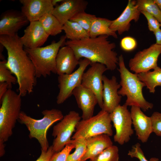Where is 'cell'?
<instances>
[{"label": "cell", "mask_w": 161, "mask_h": 161, "mask_svg": "<svg viewBox=\"0 0 161 161\" xmlns=\"http://www.w3.org/2000/svg\"><path fill=\"white\" fill-rule=\"evenodd\" d=\"M118 71L120 73L121 88L118 94L126 96L127 99L124 104L127 106L139 107L145 112L153 107V103L146 100L142 93L145 84L139 78L137 74L131 72L126 67L122 55L118 57Z\"/></svg>", "instance_id": "3"}, {"label": "cell", "mask_w": 161, "mask_h": 161, "mask_svg": "<svg viewBox=\"0 0 161 161\" xmlns=\"http://www.w3.org/2000/svg\"><path fill=\"white\" fill-rule=\"evenodd\" d=\"M156 39V44L161 46V29L160 28L154 33Z\"/></svg>", "instance_id": "39"}, {"label": "cell", "mask_w": 161, "mask_h": 161, "mask_svg": "<svg viewBox=\"0 0 161 161\" xmlns=\"http://www.w3.org/2000/svg\"><path fill=\"white\" fill-rule=\"evenodd\" d=\"M72 95L75 97L78 107L82 110V120L92 117L95 107L98 104L97 99L95 94L81 85L74 90Z\"/></svg>", "instance_id": "20"}, {"label": "cell", "mask_w": 161, "mask_h": 161, "mask_svg": "<svg viewBox=\"0 0 161 161\" xmlns=\"http://www.w3.org/2000/svg\"><path fill=\"white\" fill-rule=\"evenodd\" d=\"M112 20L108 19L96 17L92 20L89 32V37L94 38L102 35L111 36L117 38L116 32L110 27Z\"/></svg>", "instance_id": "23"}, {"label": "cell", "mask_w": 161, "mask_h": 161, "mask_svg": "<svg viewBox=\"0 0 161 161\" xmlns=\"http://www.w3.org/2000/svg\"><path fill=\"white\" fill-rule=\"evenodd\" d=\"M86 139V150L81 161H86L99 154L113 145V142L108 135L102 134Z\"/></svg>", "instance_id": "22"}, {"label": "cell", "mask_w": 161, "mask_h": 161, "mask_svg": "<svg viewBox=\"0 0 161 161\" xmlns=\"http://www.w3.org/2000/svg\"><path fill=\"white\" fill-rule=\"evenodd\" d=\"M42 113L43 117L38 120L21 111L18 120L27 127L30 132L29 137L37 139L40 145L41 150L47 151L49 147L47 138V130L54 123L62 119L64 116L61 111L55 109L44 110Z\"/></svg>", "instance_id": "5"}, {"label": "cell", "mask_w": 161, "mask_h": 161, "mask_svg": "<svg viewBox=\"0 0 161 161\" xmlns=\"http://www.w3.org/2000/svg\"><path fill=\"white\" fill-rule=\"evenodd\" d=\"M96 17L84 11L78 13L70 20L77 22L89 34L92 21Z\"/></svg>", "instance_id": "30"}, {"label": "cell", "mask_w": 161, "mask_h": 161, "mask_svg": "<svg viewBox=\"0 0 161 161\" xmlns=\"http://www.w3.org/2000/svg\"><path fill=\"white\" fill-rule=\"evenodd\" d=\"M150 117L152 123L153 132L157 136H161V113L154 112Z\"/></svg>", "instance_id": "34"}, {"label": "cell", "mask_w": 161, "mask_h": 161, "mask_svg": "<svg viewBox=\"0 0 161 161\" xmlns=\"http://www.w3.org/2000/svg\"><path fill=\"white\" fill-rule=\"evenodd\" d=\"M120 45L123 50L126 52H130L136 48L137 43L134 38L128 36L123 38L121 40Z\"/></svg>", "instance_id": "33"}, {"label": "cell", "mask_w": 161, "mask_h": 161, "mask_svg": "<svg viewBox=\"0 0 161 161\" xmlns=\"http://www.w3.org/2000/svg\"><path fill=\"white\" fill-rule=\"evenodd\" d=\"M63 30L69 40L77 41L89 37V33L78 23L69 20L63 25Z\"/></svg>", "instance_id": "24"}, {"label": "cell", "mask_w": 161, "mask_h": 161, "mask_svg": "<svg viewBox=\"0 0 161 161\" xmlns=\"http://www.w3.org/2000/svg\"><path fill=\"white\" fill-rule=\"evenodd\" d=\"M4 46L1 44H0V58L1 61L5 60L4 57L2 54Z\"/></svg>", "instance_id": "41"}, {"label": "cell", "mask_w": 161, "mask_h": 161, "mask_svg": "<svg viewBox=\"0 0 161 161\" xmlns=\"http://www.w3.org/2000/svg\"><path fill=\"white\" fill-rule=\"evenodd\" d=\"M160 27H161V23H160Z\"/></svg>", "instance_id": "45"}, {"label": "cell", "mask_w": 161, "mask_h": 161, "mask_svg": "<svg viewBox=\"0 0 161 161\" xmlns=\"http://www.w3.org/2000/svg\"><path fill=\"white\" fill-rule=\"evenodd\" d=\"M90 67L83 75L81 85L92 91L96 96L98 104L101 109L103 106V74L108 70L104 64L91 63Z\"/></svg>", "instance_id": "12"}, {"label": "cell", "mask_w": 161, "mask_h": 161, "mask_svg": "<svg viewBox=\"0 0 161 161\" xmlns=\"http://www.w3.org/2000/svg\"><path fill=\"white\" fill-rule=\"evenodd\" d=\"M21 11L30 22L39 21L46 14L52 13L54 7L51 0H20Z\"/></svg>", "instance_id": "17"}, {"label": "cell", "mask_w": 161, "mask_h": 161, "mask_svg": "<svg viewBox=\"0 0 161 161\" xmlns=\"http://www.w3.org/2000/svg\"><path fill=\"white\" fill-rule=\"evenodd\" d=\"M119 159L118 147L112 145L90 159L89 161H119Z\"/></svg>", "instance_id": "29"}, {"label": "cell", "mask_w": 161, "mask_h": 161, "mask_svg": "<svg viewBox=\"0 0 161 161\" xmlns=\"http://www.w3.org/2000/svg\"><path fill=\"white\" fill-rule=\"evenodd\" d=\"M111 121L115 129L114 142L122 145L128 142L134 134L130 112L124 104H120L110 113Z\"/></svg>", "instance_id": "9"}, {"label": "cell", "mask_w": 161, "mask_h": 161, "mask_svg": "<svg viewBox=\"0 0 161 161\" xmlns=\"http://www.w3.org/2000/svg\"><path fill=\"white\" fill-rule=\"evenodd\" d=\"M4 148V143L0 142V156L1 157L3 156L5 153Z\"/></svg>", "instance_id": "40"}, {"label": "cell", "mask_w": 161, "mask_h": 161, "mask_svg": "<svg viewBox=\"0 0 161 161\" xmlns=\"http://www.w3.org/2000/svg\"><path fill=\"white\" fill-rule=\"evenodd\" d=\"M0 43L7 50L6 65L17 79L19 94L24 97L32 93L36 83L35 69L18 33L0 35Z\"/></svg>", "instance_id": "1"}, {"label": "cell", "mask_w": 161, "mask_h": 161, "mask_svg": "<svg viewBox=\"0 0 161 161\" xmlns=\"http://www.w3.org/2000/svg\"><path fill=\"white\" fill-rule=\"evenodd\" d=\"M6 62V60L0 61V82L6 83L9 89H11L12 84L17 83V79L7 66Z\"/></svg>", "instance_id": "31"}, {"label": "cell", "mask_w": 161, "mask_h": 161, "mask_svg": "<svg viewBox=\"0 0 161 161\" xmlns=\"http://www.w3.org/2000/svg\"><path fill=\"white\" fill-rule=\"evenodd\" d=\"M149 161H159V159L156 157H152L151 158Z\"/></svg>", "instance_id": "44"}, {"label": "cell", "mask_w": 161, "mask_h": 161, "mask_svg": "<svg viewBox=\"0 0 161 161\" xmlns=\"http://www.w3.org/2000/svg\"><path fill=\"white\" fill-rule=\"evenodd\" d=\"M39 21L49 36H55L63 30V25L52 13L45 14Z\"/></svg>", "instance_id": "26"}, {"label": "cell", "mask_w": 161, "mask_h": 161, "mask_svg": "<svg viewBox=\"0 0 161 161\" xmlns=\"http://www.w3.org/2000/svg\"><path fill=\"white\" fill-rule=\"evenodd\" d=\"M161 54V46L156 43L152 44L148 48L137 52L129 60L130 70L138 74L157 69L159 67L158 58Z\"/></svg>", "instance_id": "11"}, {"label": "cell", "mask_w": 161, "mask_h": 161, "mask_svg": "<svg viewBox=\"0 0 161 161\" xmlns=\"http://www.w3.org/2000/svg\"><path fill=\"white\" fill-rule=\"evenodd\" d=\"M111 122L110 113L102 110L96 115L79 121L71 138L75 139L82 137L86 139L102 134L112 136L113 132Z\"/></svg>", "instance_id": "7"}, {"label": "cell", "mask_w": 161, "mask_h": 161, "mask_svg": "<svg viewBox=\"0 0 161 161\" xmlns=\"http://www.w3.org/2000/svg\"><path fill=\"white\" fill-rule=\"evenodd\" d=\"M136 4V0H129L126 8L120 16L116 19L112 20L110 28L117 32L119 35L128 31L131 26L130 22L137 21L141 14Z\"/></svg>", "instance_id": "16"}, {"label": "cell", "mask_w": 161, "mask_h": 161, "mask_svg": "<svg viewBox=\"0 0 161 161\" xmlns=\"http://www.w3.org/2000/svg\"><path fill=\"white\" fill-rule=\"evenodd\" d=\"M49 36L40 22L37 21L30 22L20 40L25 48L32 49L41 47Z\"/></svg>", "instance_id": "15"}, {"label": "cell", "mask_w": 161, "mask_h": 161, "mask_svg": "<svg viewBox=\"0 0 161 161\" xmlns=\"http://www.w3.org/2000/svg\"><path fill=\"white\" fill-rule=\"evenodd\" d=\"M91 62L84 58L79 61V67L72 73L58 75V81L59 92L57 97L58 104L63 103L72 95L74 90L81 84L83 75Z\"/></svg>", "instance_id": "10"}, {"label": "cell", "mask_w": 161, "mask_h": 161, "mask_svg": "<svg viewBox=\"0 0 161 161\" xmlns=\"http://www.w3.org/2000/svg\"><path fill=\"white\" fill-rule=\"evenodd\" d=\"M140 12L146 18L148 28L150 31L154 33L160 28V23L154 16L144 11H141Z\"/></svg>", "instance_id": "36"}, {"label": "cell", "mask_w": 161, "mask_h": 161, "mask_svg": "<svg viewBox=\"0 0 161 161\" xmlns=\"http://www.w3.org/2000/svg\"><path fill=\"white\" fill-rule=\"evenodd\" d=\"M141 109L139 107L131 106L130 112L137 138L144 143L147 141L153 132L152 126L151 117L145 115Z\"/></svg>", "instance_id": "19"}, {"label": "cell", "mask_w": 161, "mask_h": 161, "mask_svg": "<svg viewBox=\"0 0 161 161\" xmlns=\"http://www.w3.org/2000/svg\"><path fill=\"white\" fill-rule=\"evenodd\" d=\"M81 118L78 112L71 111L53 127L52 135L55 138L52 145L55 153L61 151L71 143V137Z\"/></svg>", "instance_id": "8"}, {"label": "cell", "mask_w": 161, "mask_h": 161, "mask_svg": "<svg viewBox=\"0 0 161 161\" xmlns=\"http://www.w3.org/2000/svg\"><path fill=\"white\" fill-rule=\"evenodd\" d=\"M136 3L140 11H144L152 15L161 23V11L154 0H137Z\"/></svg>", "instance_id": "27"}, {"label": "cell", "mask_w": 161, "mask_h": 161, "mask_svg": "<svg viewBox=\"0 0 161 161\" xmlns=\"http://www.w3.org/2000/svg\"><path fill=\"white\" fill-rule=\"evenodd\" d=\"M128 155L131 158H137L139 161H148L145 156L141 145L138 143L132 146L131 149L129 151Z\"/></svg>", "instance_id": "35"}, {"label": "cell", "mask_w": 161, "mask_h": 161, "mask_svg": "<svg viewBox=\"0 0 161 161\" xmlns=\"http://www.w3.org/2000/svg\"><path fill=\"white\" fill-rule=\"evenodd\" d=\"M55 153L53 150L52 146L51 145L47 151L41 150L40 156L35 161H49L52 156Z\"/></svg>", "instance_id": "37"}, {"label": "cell", "mask_w": 161, "mask_h": 161, "mask_svg": "<svg viewBox=\"0 0 161 161\" xmlns=\"http://www.w3.org/2000/svg\"><path fill=\"white\" fill-rule=\"evenodd\" d=\"M75 148V145L72 139V142L66 145L61 151L55 153L49 161H66L68 156Z\"/></svg>", "instance_id": "32"}, {"label": "cell", "mask_w": 161, "mask_h": 161, "mask_svg": "<svg viewBox=\"0 0 161 161\" xmlns=\"http://www.w3.org/2000/svg\"><path fill=\"white\" fill-rule=\"evenodd\" d=\"M88 4L84 0H63L54 7L52 14L63 25L78 13L85 11Z\"/></svg>", "instance_id": "18"}, {"label": "cell", "mask_w": 161, "mask_h": 161, "mask_svg": "<svg viewBox=\"0 0 161 161\" xmlns=\"http://www.w3.org/2000/svg\"><path fill=\"white\" fill-rule=\"evenodd\" d=\"M63 0H51V3L53 6L54 7L58 4V3H61Z\"/></svg>", "instance_id": "42"}, {"label": "cell", "mask_w": 161, "mask_h": 161, "mask_svg": "<svg viewBox=\"0 0 161 161\" xmlns=\"http://www.w3.org/2000/svg\"><path fill=\"white\" fill-rule=\"evenodd\" d=\"M72 140L75 150L73 153L69 155L66 161H81L86 150V139L79 137Z\"/></svg>", "instance_id": "28"}, {"label": "cell", "mask_w": 161, "mask_h": 161, "mask_svg": "<svg viewBox=\"0 0 161 161\" xmlns=\"http://www.w3.org/2000/svg\"><path fill=\"white\" fill-rule=\"evenodd\" d=\"M66 38L63 35L58 41H53L46 46L32 49L24 48L35 67L36 78H46L52 73L57 74L56 56L60 48L65 45Z\"/></svg>", "instance_id": "4"}, {"label": "cell", "mask_w": 161, "mask_h": 161, "mask_svg": "<svg viewBox=\"0 0 161 161\" xmlns=\"http://www.w3.org/2000/svg\"><path fill=\"white\" fill-rule=\"evenodd\" d=\"M8 89V86L6 83L0 82V102Z\"/></svg>", "instance_id": "38"}, {"label": "cell", "mask_w": 161, "mask_h": 161, "mask_svg": "<svg viewBox=\"0 0 161 161\" xmlns=\"http://www.w3.org/2000/svg\"><path fill=\"white\" fill-rule=\"evenodd\" d=\"M137 75L150 93H154L156 87L161 86V68L159 67L152 71L140 73L137 74Z\"/></svg>", "instance_id": "25"}, {"label": "cell", "mask_w": 161, "mask_h": 161, "mask_svg": "<svg viewBox=\"0 0 161 161\" xmlns=\"http://www.w3.org/2000/svg\"><path fill=\"white\" fill-rule=\"evenodd\" d=\"M109 37L102 35L79 40H68L65 45L72 49L78 60L82 58H86L91 63L103 64L108 70L113 71L118 64V57L114 50L116 47L115 44L109 41Z\"/></svg>", "instance_id": "2"}, {"label": "cell", "mask_w": 161, "mask_h": 161, "mask_svg": "<svg viewBox=\"0 0 161 161\" xmlns=\"http://www.w3.org/2000/svg\"><path fill=\"white\" fill-rule=\"evenodd\" d=\"M154 1L161 11V0H154Z\"/></svg>", "instance_id": "43"}, {"label": "cell", "mask_w": 161, "mask_h": 161, "mask_svg": "<svg viewBox=\"0 0 161 161\" xmlns=\"http://www.w3.org/2000/svg\"><path fill=\"white\" fill-rule=\"evenodd\" d=\"M22 97L11 89H8L0 102V142L8 140L18 120Z\"/></svg>", "instance_id": "6"}, {"label": "cell", "mask_w": 161, "mask_h": 161, "mask_svg": "<svg viewBox=\"0 0 161 161\" xmlns=\"http://www.w3.org/2000/svg\"><path fill=\"white\" fill-rule=\"evenodd\" d=\"M103 106L102 110L110 113L120 105L122 97L118 94V90L121 86L114 76L109 79L103 75Z\"/></svg>", "instance_id": "14"}, {"label": "cell", "mask_w": 161, "mask_h": 161, "mask_svg": "<svg viewBox=\"0 0 161 161\" xmlns=\"http://www.w3.org/2000/svg\"><path fill=\"white\" fill-rule=\"evenodd\" d=\"M79 61L71 47L67 46L62 47L56 58L57 74L59 75L72 73L79 65Z\"/></svg>", "instance_id": "21"}, {"label": "cell", "mask_w": 161, "mask_h": 161, "mask_svg": "<svg viewBox=\"0 0 161 161\" xmlns=\"http://www.w3.org/2000/svg\"><path fill=\"white\" fill-rule=\"evenodd\" d=\"M30 22L21 11L10 10L5 11L0 17V35H12Z\"/></svg>", "instance_id": "13"}]
</instances>
